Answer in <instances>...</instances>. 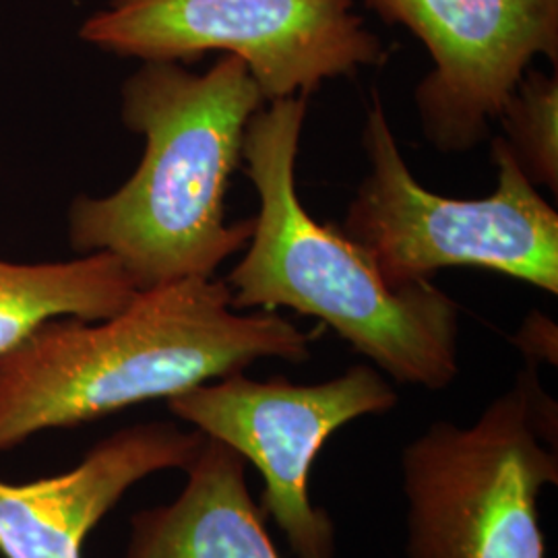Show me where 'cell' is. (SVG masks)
Here are the masks:
<instances>
[{"label": "cell", "mask_w": 558, "mask_h": 558, "mask_svg": "<svg viewBox=\"0 0 558 558\" xmlns=\"http://www.w3.org/2000/svg\"><path fill=\"white\" fill-rule=\"evenodd\" d=\"M313 338L278 313L234 311L226 279L214 278L140 290L108 319L48 320L0 359V451L168 401L259 360L302 364Z\"/></svg>", "instance_id": "6da1fadb"}, {"label": "cell", "mask_w": 558, "mask_h": 558, "mask_svg": "<svg viewBox=\"0 0 558 558\" xmlns=\"http://www.w3.org/2000/svg\"><path fill=\"white\" fill-rule=\"evenodd\" d=\"M265 104L236 57L221 54L205 73L141 62L122 85L120 117L143 135V158L114 193L71 205V246L112 255L137 290L214 278L253 234V220L226 221L223 199L246 124Z\"/></svg>", "instance_id": "7a4b0ae2"}, {"label": "cell", "mask_w": 558, "mask_h": 558, "mask_svg": "<svg viewBox=\"0 0 558 558\" xmlns=\"http://www.w3.org/2000/svg\"><path fill=\"white\" fill-rule=\"evenodd\" d=\"M306 100L267 101L246 124L242 160L260 205L226 279L232 308L315 317L391 379L440 391L459 373L458 302L433 281L387 286L359 242L306 211L296 191Z\"/></svg>", "instance_id": "3957f363"}, {"label": "cell", "mask_w": 558, "mask_h": 558, "mask_svg": "<svg viewBox=\"0 0 558 558\" xmlns=\"http://www.w3.org/2000/svg\"><path fill=\"white\" fill-rule=\"evenodd\" d=\"M557 408L536 364L463 428L440 420L401 451L405 558H546L542 488L558 482Z\"/></svg>", "instance_id": "277c9868"}, {"label": "cell", "mask_w": 558, "mask_h": 558, "mask_svg": "<svg viewBox=\"0 0 558 558\" xmlns=\"http://www.w3.org/2000/svg\"><path fill=\"white\" fill-rule=\"evenodd\" d=\"M368 174L341 230L375 260L391 288L433 281L445 267H480L558 294V214L493 141L497 189L484 199H449L424 189L399 151L379 96L366 112Z\"/></svg>", "instance_id": "5b68a950"}, {"label": "cell", "mask_w": 558, "mask_h": 558, "mask_svg": "<svg viewBox=\"0 0 558 558\" xmlns=\"http://www.w3.org/2000/svg\"><path fill=\"white\" fill-rule=\"evenodd\" d=\"M80 36L141 62L236 57L265 101L308 98L325 81L387 59L356 0H110L81 23Z\"/></svg>", "instance_id": "8992f818"}, {"label": "cell", "mask_w": 558, "mask_h": 558, "mask_svg": "<svg viewBox=\"0 0 558 558\" xmlns=\"http://www.w3.org/2000/svg\"><path fill=\"white\" fill-rule=\"evenodd\" d=\"M398 401L379 368L356 364L317 385L234 373L168 399V408L259 470L260 513L274 519L294 557L336 558V525L308 499L311 465L348 422L387 414Z\"/></svg>", "instance_id": "52a82bcc"}, {"label": "cell", "mask_w": 558, "mask_h": 558, "mask_svg": "<svg viewBox=\"0 0 558 558\" xmlns=\"http://www.w3.org/2000/svg\"><path fill=\"white\" fill-rule=\"evenodd\" d=\"M416 36L433 71L414 94L420 124L440 151L490 133L536 57L558 64V0H364Z\"/></svg>", "instance_id": "ba28073f"}, {"label": "cell", "mask_w": 558, "mask_h": 558, "mask_svg": "<svg viewBox=\"0 0 558 558\" xmlns=\"http://www.w3.org/2000/svg\"><path fill=\"white\" fill-rule=\"evenodd\" d=\"M203 440L195 428L143 422L98 440L69 472L27 484L0 480V555L83 558L92 530L137 482L186 470Z\"/></svg>", "instance_id": "9c48e42d"}, {"label": "cell", "mask_w": 558, "mask_h": 558, "mask_svg": "<svg viewBox=\"0 0 558 558\" xmlns=\"http://www.w3.org/2000/svg\"><path fill=\"white\" fill-rule=\"evenodd\" d=\"M172 502L131 518L124 558H279L246 484V459L205 437Z\"/></svg>", "instance_id": "30bf717a"}, {"label": "cell", "mask_w": 558, "mask_h": 558, "mask_svg": "<svg viewBox=\"0 0 558 558\" xmlns=\"http://www.w3.org/2000/svg\"><path fill=\"white\" fill-rule=\"evenodd\" d=\"M140 290L108 253L54 263L0 259V359L60 317L108 319Z\"/></svg>", "instance_id": "8fae6325"}, {"label": "cell", "mask_w": 558, "mask_h": 558, "mask_svg": "<svg viewBox=\"0 0 558 558\" xmlns=\"http://www.w3.org/2000/svg\"><path fill=\"white\" fill-rule=\"evenodd\" d=\"M502 140L532 184L558 191V77L527 69L500 112Z\"/></svg>", "instance_id": "7c38bea8"}, {"label": "cell", "mask_w": 558, "mask_h": 558, "mask_svg": "<svg viewBox=\"0 0 558 558\" xmlns=\"http://www.w3.org/2000/svg\"><path fill=\"white\" fill-rule=\"evenodd\" d=\"M515 343L534 364H538V360L557 362V325L538 311L530 313V317L523 320Z\"/></svg>", "instance_id": "4fadbf2b"}]
</instances>
